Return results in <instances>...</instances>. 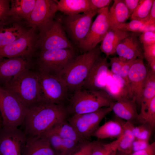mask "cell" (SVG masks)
Segmentation results:
<instances>
[{"label": "cell", "instance_id": "obj_13", "mask_svg": "<svg viewBox=\"0 0 155 155\" xmlns=\"http://www.w3.org/2000/svg\"><path fill=\"white\" fill-rule=\"evenodd\" d=\"M27 136L17 127H3L0 131V155H23Z\"/></svg>", "mask_w": 155, "mask_h": 155}, {"label": "cell", "instance_id": "obj_34", "mask_svg": "<svg viewBox=\"0 0 155 155\" xmlns=\"http://www.w3.org/2000/svg\"><path fill=\"white\" fill-rule=\"evenodd\" d=\"M154 0H140L136 8L130 17L131 20H143L149 18Z\"/></svg>", "mask_w": 155, "mask_h": 155}, {"label": "cell", "instance_id": "obj_32", "mask_svg": "<svg viewBox=\"0 0 155 155\" xmlns=\"http://www.w3.org/2000/svg\"><path fill=\"white\" fill-rule=\"evenodd\" d=\"M110 80L107 75L105 90L115 101L126 97H129L128 90L121 87L114 80L110 73Z\"/></svg>", "mask_w": 155, "mask_h": 155}, {"label": "cell", "instance_id": "obj_4", "mask_svg": "<svg viewBox=\"0 0 155 155\" xmlns=\"http://www.w3.org/2000/svg\"><path fill=\"white\" fill-rule=\"evenodd\" d=\"M2 87L28 109L40 102L37 71L26 70L14 76Z\"/></svg>", "mask_w": 155, "mask_h": 155}, {"label": "cell", "instance_id": "obj_47", "mask_svg": "<svg viewBox=\"0 0 155 155\" xmlns=\"http://www.w3.org/2000/svg\"><path fill=\"white\" fill-rule=\"evenodd\" d=\"M130 154L125 153L117 150L114 155H130Z\"/></svg>", "mask_w": 155, "mask_h": 155}, {"label": "cell", "instance_id": "obj_8", "mask_svg": "<svg viewBox=\"0 0 155 155\" xmlns=\"http://www.w3.org/2000/svg\"><path fill=\"white\" fill-rule=\"evenodd\" d=\"M13 94L0 86V112L3 127L22 125L28 110Z\"/></svg>", "mask_w": 155, "mask_h": 155}, {"label": "cell", "instance_id": "obj_7", "mask_svg": "<svg viewBox=\"0 0 155 155\" xmlns=\"http://www.w3.org/2000/svg\"><path fill=\"white\" fill-rule=\"evenodd\" d=\"M77 55L75 50L65 49L40 51L36 63L38 70L58 77Z\"/></svg>", "mask_w": 155, "mask_h": 155}, {"label": "cell", "instance_id": "obj_22", "mask_svg": "<svg viewBox=\"0 0 155 155\" xmlns=\"http://www.w3.org/2000/svg\"><path fill=\"white\" fill-rule=\"evenodd\" d=\"M130 33L117 28L109 29L99 46L101 52L104 53L107 58L116 52L117 47L120 42Z\"/></svg>", "mask_w": 155, "mask_h": 155}, {"label": "cell", "instance_id": "obj_45", "mask_svg": "<svg viewBox=\"0 0 155 155\" xmlns=\"http://www.w3.org/2000/svg\"><path fill=\"white\" fill-rule=\"evenodd\" d=\"M127 9L130 16L136 8L140 0H123Z\"/></svg>", "mask_w": 155, "mask_h": 155}, {"label": "cell", "instance_id": "obj_30", "mask_svg": "<svg viewBox=\"0 0 155 155\" xmlns=\"http://www.w3.org/2000/svg\"><path fill=\"white\" fill-rule=\"evenodd\" d=\"M123 130L117 146V150L125 153H131L132 143L135 137L132 131L133 123L129 121H123Z\"/></svg>", "mask_w": 155, "mask_h": 155}, {"label": "cell", "instance_id": "obj_43", "mask_svg": "<svg viewBox=\"0 0 155 155\" xmlns=\"http://www.w3.org/2000/svg\"><path fill=\"white\" fill-rule=\"evenodd\" d=\"M10 0H0V21L9 13Z\"/></svg>", "mask_w": 155, "mask_h": 155}, {"label": "cell", "instance_id": "obj_21", "mask_svg": "<svg viewBox=\"0 0 155 155\" xmlns=\"http://www.w3.org/2000/svg\"><path fill=\"white\" fill-rule=\"evenodd\" d=\"M23 155H56L51 147L48 138L40 136H27Z\"/></svg>", "mask_w": 155, "mask_h": 155}, {"label": "cell", "instance_id": "obj_33", "mask_svg": "<svg viewBox=\"0 0 155 155\" xmlns=\"http://www.w3.org/2000/svg\"><path fill=\"white\" fill-rule=\"evenodd\" d=\"M120 136L116 140L107 144L94 141L91 155H114L117 150Z\"/></svg>", "mask_w": 155, "mask_h": 155}, {"label": "cell", "instance_id": "obj_2", "mask_svg": "<svg viewBox=\"0 0 155 155\" xmlns=\"http://www.w3.org/2000/svg\"><path fill=\"white\" fill-rule=\"evenodd\" d=\"M100 47L76 56L62 70L58 77L67 86L68 91H73L82 88L93 65L101 56Z\"/></svg>", "mask_w": 155, "mask_h": 155}, {"label": "cell", "instance_id": "obj_29", "mask_svg": "<svg viewBox=\"0 0 155 155\" xmlns=\"http://www.w3.org/2000/svg\"><path fill=\"white\" fill-rule=\"evenodd\" d=\"M141 109L137 121L147 125L153 130L155 126V96L150 101L141 103Z\"/></svg>", "mask_w": 155, "mask_h": 155}, {"label": "cell", "instance_id": "obj_37", "mask_svg": "<svg viewBox=\"0 0 155 155\" xmlns=\"http://www.w3.org/2000/svg\"><path fill=\"white\" fill-rule=\"evenodd\" d=\"M94 142L86 140L80 143L67 155H91Z\"/></svg>", "mask_w": 155, "mask_h": 155}, {"label": "cell", "instance_id": "obj_39", "mask_svg": "<svg viewBox=\"0 0 155 155\" xmlns=\"http://www.w3.org/2000/svg\"><path fill=\"white\" fill-rule=\"evenodd\" d=\"M143 45H150L155 44V31H148L142 33L139 37Z\"/></svg>", "mask_w": 155, "mask_h": 155}, {"label": "cell", "instance_id": "obj_38", "mask_svg": "<svg viewBox=\"0 0 155 155\" xmlns=\"http://www.w3.org/2000/svg\"><path fill=\"white\" fill-rule=\"evenodd\" d=\"M132 131L135 138L149 140L152 130L147 125L142 124L137 126L133 125Z\"/></svg>", "mask_w": 155, "mask_h": 155}, {"label": "cell", "instance_id": "obj_46", "mask_svg": "<svg viewBox=\"0 0 155 155\" xmlns=\"http://www.w3.org/2000/svg\"><path fill=\"white\" fill-rule=\"evenodd\" d=\"M148 23L149 24L155 25V0L151 8L149 15Z\"/></svg>", "mask_w": 155, "mask_h": 155}, {"label": "cell", "instance_id": "obj_40", "mask_svg": "<svg viewBox=\"0 0 155 155\" xmlns=\"http://www.w3.org/2000/svg\"><path fill=\"white\" fill-rule=\"evenodd\" d=\"M142 45L144 58L149 64L155 61V44Z\"/></svg>", "mask_w": 155, "mask_h": 155}, {"label": "cell", "instance_id": "obj_31", "mask_svg": "<svg viewBox=\"0 0 155 155\" xmlns=\"http://www.w3.org/2000/svg\"><path fill=\"white\" fill-rule=\"evenodd\" d=\"M109 59L111 72L123 79L129 88L128 74L130 68L135 60L127 62H124L119 59L118 57L116 56L110 58Z\"/></svg>", "mask_w": 155, "mask_h": 155}, {"label": "cell", "instance_id": "obj_3", "mask_svg": "<svg viewBox=\"0 0 155 155\" xmlns=\"http://www.w3.org/2000/svg\"><path fill=\"white\" fill-rule=\"evenodd\" d=\"M67 101L65 106L70 116L110 107L115 101L104 90H91L82 88L75 91Z\"/></svg>", "mask_w": 155, "mask_h": 155}, {"label": "cell", "instance_id": "obj_41", "mask_svg": "<svg viewBox=\"0 0 155 155\" xmlns=\"http://www.w3.org/2000/svg\"><path fill=\"white\" fill-rule=\"evenodd\" d=\"M92 10L98 11L101 9L108 7L111 0H89Z\"/></svg>", "mask_w": 155, "mask_h": 155}, {"label": "cell", "instance_id": "obj_10", "mask_svg": "<svg viewBox=\"0 0 155 155\" xmlns=\"http://www.w3.org/2000/svg\"><path fill=\"white\" fill-rule=\"evenodd\" d=\"M112 111L110 107H103L92 112L69 116L67 120L83 139L88 140L99 127L102 120Z\"/></svg>", "mask_w": 155, "mask_h": 155}, {"label": "cell", "instance_id": "obj_24", "mask_svg": "<svg viewBox=\"0 0 155 155\" xmlns=\"http://www.w3.org/2000/svg\"><path fill=\"white\" fill-rule=\"evenodd\" d=\"M130 17L129 12L123 0H114L108 13L109 29H117Z\"/></svg>", "mask_w": 155, "mask_h": 155}, {"label": "cell", "instance_id": "obj_36", "mask_svg": "<svg viewBox=\"0 0 155 155\" xmlns=\"http://www.w3.org/2000/svg\"><path fill=\"white\" fill-rule=\"evenodd\" d=\"M148 18L143 20H134L127 23H124L120 25L117 29L127 32L134 33L139 32L143 25L148 20Z\"/></svg>", "mask_w": 155, "mask_h": 155}, {"label": "cell", "instance_id": "obj_23", "mask_svg": "<svg viewBox=\"0 0 155 155\" xmlns=\"http://www.w3.org/2000/svg\"><path fill=\"white\" fill-rule=\"evenodd\" d=\"M52 135H57L62 138L71 140L78 143L86 141L80 136L67 119L55 125L41 136L47 137Z\"/></svg>", "mask_w": 155, "mask_h": 155}, {"label": "cell", "instance_id": "obj_28", "mask_svg": "<svg viewBox=\"0 0 155 155\" xmlns=\"http://www.w3.org/2000/svg\"><path fill=\"white\" fill-rule=\"evenodd\" d=\"M46 137L48 138L50 145L56 155H67L80 143L55 135Z\"/></svg>", "mask_w": 155, "mask_h": 155}, {"label": "cell", "instance_id": "obj_12", "mask_svg": "<svg viewBox=\"0 0 155 155\" xmlns=\"http://www.w3.org/2000/svg\"><path fill=\"white\" fill-rule=\"evenodd\" d=\"M108 7L98 10V15L91 25L88 33L78 46L84 53L94 48L102 41L109 29Z\"/></svg>", "mask_w": 155, "mask_h": 155}, {"label": "cell", "instance_id": "obj_1", "mask_svg": "<svg viewBox=\"0 0 155 155\" xmlns=\"http://www.w3.org/2000/svg\"><path fill=\"white\" fill-rule=\"evenodd\" d=\"M69 116L65 105L40 102L28 109L23 131L27 136H41Z\"/></svg>", "mask_w": 155, "mask_h": 155}, {"label": "cell", "instance_id": "obj_27", "mask_svg": "<svg viewBox=\"0 0 155 155\" xmlns=\"http://www.w3.org/2000/svg\"><path fill=\"white\" fill-rule=\"evenodd\" d=\"M36 2V0H10L9 13L26 20L34 8Z\"/></svg>", "mask_w": 155, "mask_h": 155}, {"label": "cell", "instance_id": "obj_44", "mask_svg": "<svg viewBox=\"0 0 155 155\" xmlns=\"http://www.w3.org/2000/svg\"><path fill=\"white\" fill-rule=\"evenodd\" d=\"M130 155H155V142L150 144L145 149L132 153Z\"/></svg>", "mask_w": 155, "mask_h": 155}, {"label": "cell", "instance_id": "obj_19", "mask_svg": "<svg viewBox=\"0 0 155 155\" xmlns=\"http://www.w3.org/2000/svg\"><path fill=\"white\" fill-rule=\"evenodd\" d=\"M136 33H130L117 46L116 52L118 57L125 62L133 61L138 58H143L142 44Z\"/></svg>", "mask_w": 155, "mask_h": 155}, {"label": "cell", "instance_id": "obj_17", "mask_svg": "<svg viewBox=\"0 0 155 155\" xmlns=\"http://www.w3.org/2000/svg\"><path fill=\"white\" fill-rule=\"evenodd\" d=\"M107 58L100 56L96 60L84 82L82 88L91 90H104L110 66Z\"/></svg>", "mask_w": 155, "mask_h": 155}, {"label": "cell", "instance_id": "obj_26", "mask_svg": "<svg viewBox=\"0 0 155 155\" xmlns=\"http://www.w3.org/2000/svg\"><path fill=\"white\" fill-rule=\"evenodd\" d=\"M123 130V121L119 119L110 120L99 127L93 136L98 139L119 137Z\"/></svg>", "mask_w": 155, "mask_h": 155}, {"label": "cell", "instance_id": "obj_14", "mask_svg": "<svg viewBox=\"0 0 155 155\" xmlns=\"http://www.w3.org/2000/svg\"><path fill=\"white\" fill-rule=\"evenodd\" d=\"M31 28L26 20L9 12L0 21V48L13 42Z\"/></svg>", "mask_w": 155, "mask_h": 155}, {"label": "cell", "instance_id": "obj_6", "mask_svg": "<svg viewBox=\"0 0 155 155\" xmlns=\"http://www.w3.org/2000/svg\"><path fill=\"white\" fill-rule=\"evenodd\" d=\"M40 102L65 105L68 90L59 77L37 70Z\"/></svg>", "mask_w": 155, "mask_h": 155}, {"label": "cell", "instance_id": "obj_11", "mask_svg": "<svg viewBox=\"0 0 155 155\" xmlns=\"http://www.w3.org/2000/svg\"><path fill=\"white\" fill-rule=\"evenodd\" d=\"M37 30L33 28L13 42L0 48V59L32 57L37 50Z\"/></svg>", "mask_w": 155, "mask_h": 155}, {"label": "cell", "instance_id": "obj_35", "mask_svg": "<svg viewBox=\"0 0 155 155\" xmlns=\"http://www.w3.org/2000/svg\"><path fill=\"white\" fill-rule=\"evenodd\" d=\"M155 96V72L148 70L143 90L141 103L148 102Z\"/></svg>", "mask_w": 155, "mask_h": 155}, {"label": "cell", "instance_id": "obj_16", "mask_svg": "<svg viewBox=\"0 0 155 155\" xmlns=\"http://www.w3.org/2000/svg\"><path fill=\"white\" fill-rule=\"evenodd\" d=\"M57 1L36 0L34 8L26 20L29 26L37 30L55 18Z\"/></svg>", "mask_w": 155, "mask_h": 155}, {"label": "cell", "instance_id": "obj_48", "mask_svg": "<svg viewBox=\"0 0 155 155\" xmlns=\"http://www.w3.org/2000/svg\"><path fill=\"white\" fill-rule=\"evenodd\" d=\"M1 125H2V122L1 121V119H0V129L1 128Z\"/></svg>", "mask_w": 155, "mask_h": 155}, {"label": "cell", "instance_id": "obj_9", "mask_svg": "<svg viewBox=\"0 0 155 155\" xmlns=\"http://www.w3.org/2000/svg\"><path fill=\"white\" fill-rule=\"evenodd\" d=\"M97 11H90L73 15H64L60 18L65 30L78 47L87 35L92 18Z\"/></svg>", "mask_w": 155, "mask_h": 155}, {"label": "cell", "instance_id": "obj_15", "mask_svg": "<svg viewBox=\"0 0 155 155\" xmlns=\"http://www.w3.org/2000/svg\"><path fill=\"white\" fill-rule=\"evenodd\" d=\"M143 58L135 59L131 65L128 74V79L131 98L135 99L136 102L140 104L143 90L148 72L145 65Z\"/></svg>", "mask_w": 155, "mask_h": 155}, {"label": "cell", "instance_id": "obj_20", "mask_svg": "<svg viewBox=\"0 0 155 155\" xmlns=\"http://www.w3.org/2000/svg\"><path fill=\"white\" fill-rule=\"evenodd\" d=\"M137 106L135 98L126 97L114 102L110 107L117 117L133 123L138 116Z\"/></svg>", "mask_w": 155, "mask_h": 155}, {"label": "cell", "instance_id": "obj_5", "mask_svg": "<svg viewBox=\"0 0 155 155\" xmlns=\"http://www.w3.org/2000/svg\"><path fill=\"white\" fill-rule=\"evenodd\" d=\"M38 30L37 49L40 51L68 49L75 50L67 38L60 19L48 22Z\"/></svg>", "mask_w": 155, "mask_h": 155}, {"label": "cell", "instance_id": "obj_42", "mask_svg": "<svg viewBox=\"0 0 155 155\" xmlns=\"http://www.w3.org/2000/svg\"><path fill=\"white\" fill-rule=\"evenodd\" d=\"M148 141L135 138L132 145L131 153L147 148L150 144Z\"/></svg>", "mask_w": 155, "mask_h": 155}, {"label": "cell", "instance_id": "obj_18", "mask_svg": "<svg viewBox=\"0 0 155 155\" xmlns=\"http://www.w3.org/2000/svg\"><path fill=\"white\" fill-rule=\"evenodd\" d=\"M32 64V57L0 59V83L3 85L14 76L30 69Z\"/></svg>", "mask_w": 155, "mask_h": 155}, {"label": "cell", "instance_id": "obj_25", "mask_svg": "<svg viewBox=\"0 0 155 155\" xmlns=\"http://www.w3.org/2000/svg\"><path fill=\"white\" fill-rule=\"evenodd\" d=\"M57 11L65 15H73L92 10L89 0L57 1Z\"/></svg>", "mask_w": 155, "mask_h": 155}, {"label": "cell", "instance_id": "obj_49", "mask_svg": "<svg viewBox=\"0 0 155 155\" xmlns=\"http://www.w3.org/2000/svg\"></svg>", "mask_w": 155, "mask_h": 155}]
</instances>
